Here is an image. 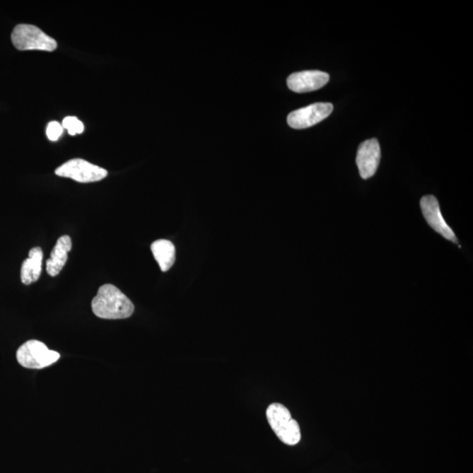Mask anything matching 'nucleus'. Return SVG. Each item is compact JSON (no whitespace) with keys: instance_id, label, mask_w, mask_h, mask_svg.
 <instances>
[{"instance_id":"obj_1","label":"nucleus","mask_w":473,"mask_h":473,"mask_svg":"<svg viewBox=\"0 0 473 473\" xmlns=\"http://www.w3.org/2000/svg\"><path fill=\"white\" fill-rule=\"evenodd\" d=\"M91 308L98 317L111 320L126 319L134 313L132 300L112 284H105L99 288Z\"/></svg>"},{"instance_id":"obj_2","label":"nucleus","mask_w":473,"mask_h":473,"mask_svg":"<svg viewBox=\"0 0 473 473\" xmlns=\"http://www.w3.org/2000/svg\"><path fill=\"white\" fill-rule=\"evenodd\" d=\"M269 424L282 443L296 445L300 440L298 423L293 419L291 412L280 403H273L267 409Z\"/></svg>"},{"instance_id":"obj_3","label":"nucleus","mask_w":473,"mask_h":473,"mask_svg":"<svg viewBox=\"0 0 473 473\" xmlns=\"http://www.w3.org/2000/svg\"><path fill=\"white\" fill-rule=\"evenodd\" d=\"M12 42L14 47L19 50H43L52 52L57 47L56 40L34 25H16L13 31Z\"/></svg>"},{"instance_id":"obj_4","label":"nucleus","mask_w":473,"mask_h":473,"mask_svg":"<svg viewBox=\"0 0 473 473\" xmlns=\"http://www.w3.org/2000/svg\"><path fill=\"white\" fill-rule=\"evenodd\" d=\"M16 357L19 364L25 368L42 369L56 363L61 355L49 350L40 341L29 340L18 349Z\"/></svg>"},{"instance_id":"obj_5","label":"nucleus","mask_w":473,"mask_h":473,"mask_svg":"<svg viewBox=\"0 0 473 473\" xmlns=\"http://www.w3.org/2000/svg\"><path fill=\"white\" fill-rule=\"evenodd\" d=\"M56 175L62 177L71 178L79 182H93L101 181L107 177L108 172L97 165L88 163L87 160L73 159L58 168Z\"/></svg>"},{"instance_id":"obj_6","label":"nucleus","mask_w":473,"mask_h":473,"mask_svg":"<svg viewBox=\"0 0 473 473\" xmlns=\"http://www.w3.org/2000/svg\"><path fill=\"white\" fill-rule=\"evenodd\" d=\"M332 111L333 105L329 103H317L291 112L288 117V124L294 129H304L321 122Z\"/></svg>"},{"instance_id":"obj_7","label":"nucleus","mask_w":473,"mask_h":473,"mask_svg":"<svg viewBox=\"0 0 473 473\" xmlns=\"http://www.w3.org/2000/svg\"><path fill=\"white\" fill-rule=\"evenodd\" d=\"M420 204L424 218L431 228L446 240L457 244L456 235L443 217L438 199L434 196H425L421 198Z\"/></svg>"},{"instance_id":"obj_8","label":"nucleus","mask_w":473,"mask_h":473,"mask_svg":"<svg viewBox=\"0 0 473 473\" xmlns=\"http://www.w3.org/2000/svg\"><path fill=\"white\" fill-rule=\"evenodd\" d=\"M380 160V146L376 139L362 142L358 149L356 163L363 179L375 175Z\"/></svg>"},{"instance_id":"obj_9","label":"nucleus","mask_w":473,"mask_h":473,"mask_svg":"<svg viewBox=\"0 0 473 473\" xmlns=\"http://www.w3.org/2000/svg\"><path fill=\"white\" fill-rule=\"evenodd\" d=\"M329 76L319 71L296 72L288 76L287 83L289 89L297 93H310L321 89L327 84Z\"/></svg>"},{"instance_id":"obj_10","label":"nucleus","mask_w":473,"mask_h":473,"mask_svg":"<svg viewBox=\"0 0 473 473\" xmlns=\"http://www.w3.org/2000/svg\"><path fill=\"white\" fill-rule=\"evenodd\" d=\"M72 248V240L68 235L58 238L57 245L51 252L50 258L47 260V272L50 276H57L60 274L68 260L69 252Z\"/></svg>"},{"instance_id":"obj_11","label":"nucleus","mask_w":473,"mask_h":473,"mask_svg":"<svg viewBox=\"0 0 473 473\" xmlns=\"http://www.w3.org/2000/svg\"><path fill=\"white\" fill-rule=\"evenodd\" d=\"M43 252L40 247H34L29 251V257L21 267L22 284L29 285L38 281L42 274Z\"/></svg>"},{"instance_id":"obj_12","label":"nucleus","mask_w":473,"mask_h":473,"mask_svg":"<svg viewBox=\"0 0 473 473\" xmlns=\"http://www.w3.org/2000/svg\"><path fill=\"white\" fill-rule=\"evenodd\" d=\"M151 250L163 272H167L175 262V247L171 241L159 240L151 245Z\"/></svg>"},{"instance_id":"obj_13","label":"nucleus","mask_w":473,"mask_h":473,"mask_svg":"<svg viewBox=\"0 0 473 473\" xmlns=\"http://www.w3.org/2000/svg\"><path fill=\"white\" fill-rule=\"evenodd\" d=\"M62 127L67 129L72 136L82 134L84 130L83 124L76 117H66L62 121Z\"/></svg>"},{"instance_id":"obj_14","label":"nucleus","mask_w":473,"mask_h":473,"mask_svg":"<svg viewBox=\"0 0 473 473\" xmlns=\"http://www.w3.org/2000/svg\"><path fill=\"white\" fill-rule=\"evenodd\" d=\"M62 133H64V127H62V124L59 122H57V121H52V122L47 124L46 134L49 141H58V139L61 137Z\"/></svg>"}]
</instances>
